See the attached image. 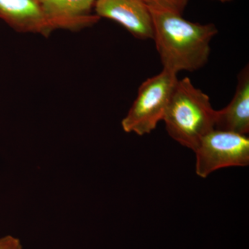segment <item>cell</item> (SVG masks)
I'll use <instances>...</instances> for the list:
<instances>
[{
  "label": "cell",
  "mask_w": 249,
  "mask_h": 249,
  "mask_svg": "<svg viewBox=\"0 0 249 249\" xmlns=\"http://www.w3.org/2000/svg\"><path fill=\"white\" fill-rule=\"evenodd\" d=\"M151 14L153 38L163 70L193 72L209 61L211 42L218 34L212 23L201 24L187 20L169 10L148 7Z\"/></svg>",
  "instance_id": "6da1fadb"
},
{
  "label": "cell",
  "mask_w": 249,
  "mask_h": 249,
  "mask_svg": "<svg viewBox=\"0 0 249 249\" xmlns=\"http://www.w3.org/2000/svg\"><path fill=\"white\" fill-rule=\"evenodd\" d=\"M215 116L209 96L184 78L177 82L163 121L172 139L194 151L214 129Z\"/></svg>",
  "instance_id": "7a4b0ae2"
},
{
  "label": "cell",
  "mask_w": 249,
  "mask_h": 249,
  "mask_svg": "<svg viewBox=\"0 0 249 249\" xmlns=\"http://www.w3.org/2000/svg\"><path fill=\"white\" fill-rule=\"evenodd\" d=\"M178 74L163 70L139 87L138 94L121 124L124 132L139 136L150 134L163 121Z\"/></svg>",
  "instance_id": "3957f363"
},
{
  "label": "cell",
  "mask_w": 249,
  "mask_h": 249,
  "mask_svg": "<svg viewBox=\"0 0 249 249\" xmlns=\"http://www.w3.org/2000/svg\"><path fill=\"white\" fill-rule=\"evenodd\" d=\"M194 152L196 174L206 178L222 168L248 166L249 139L243 134L214 129L203 137Z\"/></svg>",
  "instance_id": "277c9868"
},
{
  "label": "cell",
  "mask_w": 249,
  "mask_h": 249,
  "mask_svg": "<svg viewBox=\"0 0 249 249\" xmlns=\"http://www.w3.org/2000/svg\"><path fill=\"white\" fill-rule=\"evenodd\" d=\"M94 12L101 19L117 22L136 38H153L151 14L142 0H96Z\"/></svg>",
  "instance_id": "5b68a950"
},
{
  "label": "cell",
  "mask_w": 249,
  "mask_h": 249,
  "mask_svg": "<svg viewBox=\"0 0 249 249\" xmlns=\"http://www.w3.org/2000/svg\"><path fill=\"white\" fill-rule=\"evenodd\" d=\"M39 2L53 31H78L92 27L101 19L92 13L96 0H39Z\"/></svg>",
  "instance_id": "8992f818"
},
{
  "label": "cell",
  "mask_w": 249,
  "mask_h": 249,
  "mask_svg": "<svg viewBox=\"0 0 249 249\" xmlns=\"http://www.w3.org/2000/svg\"><path fill=\"white\" fill-rule=\"evenodd\" d=\"M0 18L17 32L48 37L53 31L39 0H0Z\"/></svg>",
  "instance_id": "52a82bcc"
},
{
  "label": "cell",
  "mask_w": 249,
  "mask_h": 249,
  "mask_svg": "<svg viewBox=\"0 0 249 249\" xmlns=\"http://www.w3.org/2000/svg\"><path fill=\"white\" fill-rule=\"evenodd\" d=\"M214 129L247 135L249 133V67L237 76L235 94L230 103L216 110Z\"/></svg>",
  "instance_id": "ba28073f"
},
{
  "label": "cell",
  "mask_w": 249,
  "mask_h": 249,
  "mask_svg": "<svg viewBox=\"0 0 249 249\" xmlns=\"http://www.w3.org/2000/svg\"><path fill=\"white\" fill-rule=\"evenodd\" d=\"M148 7L169 10L182 15L189 0H142Z\"/></svg>",
  "instance_id": "9c48e42d"
},
{
  "label": "cell",
  "mask_w": 249,
  "mask_h": 249,
  "mask_svg": "<svg viewBox=\"0 0 249 249\" xmlns=\"http://www.w3.org/2000/svg\"><path fill=\"white\" fill-rule=\"evenodd\" d=\"M0 249H22L20 240L12 235L0 238Z\"/></svg>",
  "instance_id": "30bf717a"
},
{
  "label": "cell",
  "mask_w": 249,
  "mask_h": 249,
  "mask_svg": "<svg viewBox=\"0 0 249 249\" xmlns=\"http://www.w3.org/2000/svg\"><path fill=\"white\" fill-rule=\"evenodd\" d=\"M215 1H220V2L225 3V2H229V1H231L232 0H215Z\"/></svg>",
  "instance_id": "8fae6325"
}]
</instances>
